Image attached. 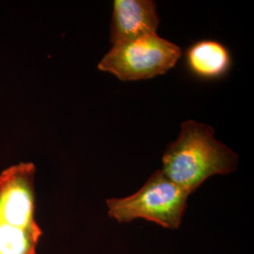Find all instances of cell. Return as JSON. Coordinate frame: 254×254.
Returning <instances> with one entry per match:
<instances>
[{"instance_id":"cell-1","label":"cell","mask_w":254,"mask_h":254,"mask_svg":"<svg viewBox=\"0 0 254 254\" xmlns=\"http://www.w3.org/2000/svg\"><path fill=\"white\" fill-rule=\"evenodd\" d=\"M238 155L214 136L211 127L194 121L181 126L162 157L164 174L191 195L208 178L236 172Z\"/></svg>"},{"instance_id":"cell-2","label":"cell","mask_w":254,"mask_h":254,"mask_svg":"<svg viewBox=\"0 0 254 254\" xmlns=\"http://www.w3.org/2000/svg\"><path fill=\"white\" fill-rule=\"evenodd\" d=\"M190 195L155 171L134 194L106 200L108 215L118 223L144 219L168 230H178Z\"/></svg>"},{"instance_id":"cell-3","label":"cell","mask_w":254,"mask_h":254,"mask_svg":"<svg viewBox=\"0 0 254 254\" xmlns=\"http://www.w3.org/2000/svg\"><path fill=\"white\" fill-rule=\"evenodd\" d=\"M181 56L179 46L152 34L114 44L98 64V69L123 81H137L167 73Z\"/></svg>"},{"instance_id":"cell-4","label":"cell","mask_w":254,"mask_h":254,"mask_svg":"<svg viewBox=\"0 0 254 254\" xmlns=\"http://www.w3.org/2000/svg\"><path fill=\"white\" fill-rule=\"evenodd\" d=\"M36 167L21 162L0 174V223L12 227L42 230L35 218Z\"/></svg>"},{"instance_id":"cell-5","label":"cell","mask_w":254,"mask_h":254,"mask_svg":"<svg viewBox=\"0 0 254 254\" xmlns=\"http://www.w3.org/2000/svg\"><path fill=\"white\" fill-rule=\"evenodd\" d=\"M159 15L151 0H116L110 29L111 43L118 44L156 34Z\"/></svg>"},{"instance_id":"cell-6","label":"cell","mask_w":254,"mask_h":254,"mask_svg":"<svg viewBox=\"0 0 254 254\" xmlns=\"http://www.w3.org/2000/svg\"><path fill=\"white\" fill-rule=\"evenodd\" d=\"M187 63L191 71L200 77L216 78L229 70L231 56L222 44L205 40L189 48Z\"/></svg>"},{"instance_id":"cell-7","label":"cell","mask_w":254,"mask_h":254,"mask_svg":"<svg viewBox=\"0 0 254 254\" xmlns=\"http://www.w3.org/2000/svg\"><path fill=\"white\" fill-rule=\"evenodd\" d=\"M42 236V230H25L0 223V254H36Z\"/></svg>"}]
</instances>
